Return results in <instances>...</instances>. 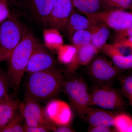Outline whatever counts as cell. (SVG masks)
<instances>
[{"mask_svg":"<svg viewBox=\"0 0 132 132\" xmlns=\"http://www.w3.org/2000/svg\"><path fill=\"white\" fill-rule=\"evenodd\" d=\"M10 84L7 74L0 73V99L6 97L9 95Z\"/></svg>","mask_w":132,"mask_h":132,"instance_id":"cell-27","label":"cell"},{"mask_svg":"<svg viewBox=\"0 0 132 132\" xmlns=\"http://www.w3.org/2000/svg\"><path fill=\"white\" fill-rule=\"evenodd\" d=\"M91 105L106 110H123L126 102L122 94L111 85L98 84L90 93Z\"/></svg>","mask_w":132,"mask_h":132,"instance_id":"cell-5","label":"cell"},{"mask_svg":"<svg viewBox=\"0 0 132 132\" xmlns=\"http://www.w3.org/2000/svg\"><path fill=\"white\" fill-rule=\"evenodd\" d=\"M89 19H90V24L88 29L92 34L91 43L99 50L106 44L110 35L109 28L104 24L97 22L90 18Z\"/></svg>","mask_w":132,"mask_h":132,"instance_id":"cell-17","label":"cell"},{"mask_svg":"<svg viewBox=\"0 0 132 132\" xmlns=\"http://www.w3.org/2000/svg\"><path fill=\"white\" fill-rule=\"evenodd\" d=\"M116 40H119L123 42L126 46L130 48L132 52V37L121 38L116 39Z\"/></svg>","mask_w":132,"mask_h":132,"instance_id":"cell-33","label":"cell"},{"mask_svg":"<svg viewBox=\"0 0 132 132\" xmlns=\"http://www.w3.org/2000/svg\"><path fill=\"white\" fill-rule=\"evenodd\" d=\"M105 10L131 9L132 0H101Z\"/></svg>","mask_w":132,"mask_h":132,"instance_id":"cell-25","label":"cell"},{"mask_svg":"<svg viewBox=\"0 0 132 132\" xmlns=\"http://www.w3.org/2000/svg\"><path fill=\"white\" fill-rule=\"evenodd\" d=\"M26 96L38 102L56 96L63 88L64 79L61 72L54 67L29 74Z\"/></svg>","mask_w":132,"mask_h":132,"instance_id":"cell-1","label":"cell"},{"mask_svg":"<svg viewBox=\"0 0 132 132\" xmlns=\"http://www.w3.org/2000/svg\"><path fill=\"white\" fill-rule=\"evenodd\" d=\"M7 1H5L0 3V23L9 16V13L7 6Z\"/></svg>","mask_w":132,"mask_h":132,"instance_id":"cell-29","label":"cell"},{"mask_svg":"<svg viewBox=\"0 0 132 132\" xmlns=\"http://www.w3.org/2000/svg\"><path fill=\"white\" fill-rule=\"evenodd\" d=\"M19 109L25 124L28 126H48L52 124L38 102L30 97L26 96L24 102L19 105Z\"/></svg>","mask_w":132,"mask_h":132,"instance_id":"cell-8","label":"cell"},{"mask_svg":"<svg viewBox=\"0 0 132 132\" xmlns=\"http://www.w3.org/2000/svg\"><path fill=\"white\" fill-rule=\"evenodd\" d=\"M51 131L55 132H72L74 130L67 125H52L51 127Z\"/></svg>","mask_w":132,"mask_h":132,"instance_id":"cell-31","label":"cell"},{"mask_svg":"<svg viewBox=\"0 0 132 132\" xmlns=\"http://www.w3.org/2000/svg\"><path fill=\"white\" fill-rule=\"evenodd\" d=\"M19 102L9 95L0 99V129L13 119L19 110Z\"/></svg>","mask_w":132,"mask_h":132,"instance_id":"cell-16","label":"cell"},{"mask_svg":"<svg viewBox=\"0 0 132 132\" xmlns=\"http://www.w3.org/2000/svg\"><path fill=\"white\" fill-rule=\"evenodd\" d=\"M2 59L1 57V56H0V63H1V62L2 61ZM1 69H0V73H1Z\"/></svg>","mask_w":132,"mask_h":132,"instance_id":"cell-35","label":"cell"},{"mask_svg":"<svg viewBox=\"0 0 132 132\" xmlns=\"http://www.w3.org/2000/svg\"><path fill=\"white\" fill-rule=\"evenodd\" d=\"M90 22L89 18L78 13L74 7L65 28L69 39H71L72 35L76 31L88 29Z\"/></svg>","mask_w":132,"mask_h":132,"instance_id":"cell-18","label":"cell"},{"mask_svg":"<svg viewBox=\"0 0 132 132\" xmlns=\"http://www.w3.org/2000/svg\"><path fill=\"white\" fill-rule=\"evenodd\" d=\"M127 132H132V125L131 126V127L128 129Z\"/></svg>","mask_w":132,"mask_h":132,"instance_id":"cell-34","label":"cell"},{"mask_svg":"<svg viewBox=\"0 0 132 132\" xmlns=\"http://www.w3.org/2000/svg\"><path fill=\"white\" fill-rule=\"evenodd\" d=\"M50 105V111L46 114L49 119L57 125H67L72 119V113L71 109L65 102L55 101Z\"/></svg>","mask_w":132,"mask_h":132,"instance_id":"cell-14","label":"cell"},{"mask_svg":"<svg viewBox=\"0 0 132 132\" xmlns=\"http://www.w3.org/2000/svg\"><path fill=\"white\" fill-rule=\"evenodd\" d=\"M98 50L91 43L78 48L73 60L68 65V72L73 73L81 66L88 65Z\"/></svg>","mask_w":132,"mask_h":132,"instance_id":"cell-13","label":"cell"},{"mask_svg":"<svg viewBox=\"0 0 132 132\" xmlns=\"http://www.w3.org/2000/svg\"><path fill=\"white\" fill-rule=\"evenodd\" d=\"M73 8L71 0H54L48 26L59 31L65 29Z\"/></svg>","mask_w":132,"mask_h":132,"instance_id":"cell-9","label":"cell"},{"mask_svg":"<svg viewBox=\"0 0 132 132\" xmlns=\"http://www.w3.org/2000/svg\"><path fill=\"white\" fill-rule=\"evenodd\" d=\"M43 38L46 47L49 49L58 50L64 43L63 38L59 31L54 28L45 29Z\"/></svg>","mask_w":132,"mask_h":132,"instance_id":"cell-20","label":"cell"},{"mask_svg":"<svg viewBox=\"0 0 132 132\" xmlns=\"http://www.w3.org/2000/svg\"><path fill=\"white\" fill-rule=\"evenodd\" d=\"M104 126H90L88 131L90 132H111L114 131V130L111 128Z\"/></svg>","mask_w":132,"mask_h":132,"instance_id":"cell-30","label":"cell"},{"mask_svg":"<svg viewBox=\"0 0 132 132\" xmlns=\"http://www.w3.org/2000/svg\"><path fill=\"white\" fill-rule=\"evenodd\" d=\"M23 119L20 110L17 111L7 125L0 129V132H24V125H22Z\"/></svg>","mask_w":132,"mask_h":132,"instance_id":"cell-23","label":"cell"},{"mask_svg":"<svg viewBox=\"0 0 132 132\" xmlns=\"http://www.w3.org/2000/svg\"><path fill=\"white\" fill-rule=\"evenodd\" d=\"M88 73L98 84L111 85L123 71L113 62L102 55H95L89 64Z\"/></svg>","mask_w":132,"mask_h":132,"instance_id":"cell-6","label":"cell"},{"mask_svg":"<svg viewBox=\"0 0 132 132\" xmlns=\"http://www.w3.org/2000/svg\"><path fill=\"white\" fill-rule=\"evenodd\" d=\"M129 37H132V25L124 31L117 32L116 39Z\"/></svg>","mask_w":132,"mask_h":132,"instance_id":"cell-32","label":"cell"},{"mask_svg":"<svg viewBox=\"0 0 132 132\" xmlns=\"http://www.w3.org/2000/svg\"><path fill=\"white\" fill-rule=\"evenodd\" d=\"M8 0H0V3L3 2L5 1H7Z\"/></svg>","mask_w":132,"mask_h":132,"instance_id":"cell-36","label":"cell"},{"mask_svg":"<svg viewBox=\"0 0 132 132\" xmlns=\"http://www.w3.org/2000/svg\"><path fill=\"white\" fill-rule=\"evenodd\" d=\"M32 12L42 26H48V19L54 0H20Z\"/></svg>","mask_w":132,"mask_h":132,"instance_id":"cell-11","label":"cell"},{"mask_svg":"<svg viewBox=\"0 0 132 132\" xmlns=\"http://www.w3.org/2000/svg\"><path fill=\"white\" fill-rule=\"evenodd\" d=\"M132 125V118L130 116L123 113L116 114L114 127L117 131L127 132Z\"/></svg>","mask_w":132,"mask_h":132,"instance_id":"cell-24","label":"cell"},{"mask_svg":"<svg viewBox=\"0 0 132 132\" xmlns=\"http://www.w3.org/2000/svg\"><path fill=\"white\" fill-rule=\"evenodd\" d=\"M122 93L129 101L132 109V74L119 77Z\"/></svg>","mask_w":132,"mask_h":132,"instance_id":"cell-26","label":"cell"},{"mask_svg":"<svg viewBox=\"0 0 132 132\" xmlns=\"http://www.w3.org/2000/svg\"><path fill=\"white\" fill-rule=\"evenodd\" d=\"M78 51V48L73 45H63L58 51V58L62 64L68 65L73 60Z\"/></svg>","mask_w":132,"mask_h":132,"instance_id":"cell-21","label":"cell"},{"mask_svg":"<svg viewBox=\"0 0 132 132\" xmlns=\"http://www.w3.org/2000/svg\"><path fill=\"white\" fill-rule=\"evenodd\" d=\"M73 7L82 14L90 15L105 10L101 0H71Z\"/></svg>","mask_w":132,"mask_h":132,"instance_id":"cell-19","label":"cell"},{"mask_svg":"<svg viewBox=\"0 0 132 132\" xmlns=\"http://www.w3.org/2000/svg\"><path fill=\"white\" fill-rule=\"evenodd\" d=\"M71 40L77 48L91 43L92 34L88 29H82L76 31L72 35Z\"/></svg>","mask_w":132,"mask_h":132,"instance_id":"cell-22","label":"cell"},{"mask_svg":"<svg viewBox=\"0 0 132 132\" xmlns=\"http://www.w3.org/2000/svg\"><path fill=\"white\" fill-rule=\"evenodd\" d=\"M39 43L31 33L25 31L21 40L7 60L8 78L10 87L18 91L33 51Z\"/></svg>","mask_w":132,"mask_h":132,"instance_id":"cell-2","label":"cell"},{"mask_svg":"<svg viewBox=\"0 0 132 132\" xmlns=\"http://www.w3.org/2000/svg\"><path fill=\"white\" fill-rule=\"evenodd\" d=\"M53 123L48 126L30 127L26 124L24 125V132H46L51 131V128Z\"/></svg>","mask_w":132,"mask_h":132,"instance_id":"cell-28","label":"cell"},{"mask_svg":"<svg viewBox=\"0 0 132 132\" xmlns=\"http://www.w3.org/2000/svg\"><path fill=\"white\" fill-rule=\"evenodd\" d=\"M62 90L76 111L82 118L91 106L90 93L82 78L73 77L64 81Z\"/></svg>","mask_w":132,"mask_h":132,"instance_id":"cell-3","label":"cell"},{"mask_svg":"<svg viewBox=\"0 0 132 132\" xmlns=\"http://www.w3.org/2000/svg\"><path fill=\"white\" fill-rule=\"evenodd\" d=\"M130 10H131V12L132 13V7L131 8V9H130Z\"/></svg>","mask_w":132,"mask_h":132,"instance_id":"cell-37","label":"cell"},{"mask_svg":"<svg viewBox=\"0 0 132 132\" xmlns=\"http://www.w3.org/2000/svg\"><path fill=\"white\" fill-rule=\"evenodd\" d=\"M55 62L52 55L39 43L31 55L26 72L30 74L47 70L54 67Z\"/></svg>","mask_w":132,"mask_h":132,"instance_id":"cell-10","label":"cell"},{"mask_svg":"<svg viewBox=\"0 0 132 132\" xmlns=\"http://www.w3.org/2000/svg\"><path fill=\"white\" fill-rule=\"evenodd\" d=\"M26 30L14 16H9L0 23V56L7 60L21 40Z\"/></svg>","mask_w":132,"mask_h":132,"instance_id":"cell-4","label":"cell"},{"mask_svg":"<svg viewBox=\"0 0 132 132\" xmlns=\"http://www.w3.org/2000/svg\"><path fill=\"white\" fill-rule=\"evenodd\" d=\"M87 16L117 32L124 31L132 25V12L123 10H105Z\"/></svg>","mask_w":132,"mask_h":132,"instance_id":"cell-7","label":"cell"},{"mask_svg":"<svg viewBox=\"0 0 132 132\" xmlns=\"http://www.w3.org/2000/svg\"><path fill=\"white\" fill-rule=\"evenodd\" d=\"M100 50L121 70L123 71L132 69V54H122L113 44H105Z\"/></svg>","mask_w":132,"mask_h":132,"instance_id":"cell-15","label":"cell"},{"mask_svg":"<svg viewBox=\"0 0 132 132\" xmlns=\"http://www.w3.org/2000/svg\"><path fill=\"white\" fill-rule=\"evenodd\" d=\"M115 115L111 111L90 107L88 109L83 119L90 126L112 127L114 126Z\"/></svg>","mask_w":132,"mask_h":132,"instance_id":"cell-12","label":"cell"}]
</instances>
